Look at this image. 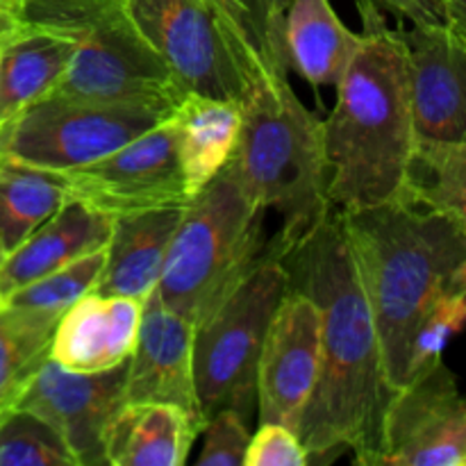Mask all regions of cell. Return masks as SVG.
<instances>
[{
	"instance_id": "obj_1",
	"label": "cell",
	"mask_w": 466,
	"mask_h": 466,
	"mask_svg": "<svg viewBox=\"0 0 466 466\" xmlns=\"http://www.w3.org/2000/svg\"><path fill=\"white\" fill-rule=\"evenodd\" d=\"M278 258L287 287L309 296L321 317V373L296 428L309 464L335 462L341 453H353L355 464H382L396 390L341 214L330 209Z\"/></svg>"
},
{
	"instance_id": "obj_2",
	"label": "cell",
	"mask_w": 466,
	"mask_h": 466,
	"mask_svg": "<svg viewBox=\"0 0 466 466\" xmlns=\"http://www.w3.org/2000/svg\"><path fill=\"white\" fill-rule=\"evenodd\" d=\"M358 9L360 44L335 86V107L321 121L326 196L337 212L408 198L417 157L403 36L380 9Z\"/></svg>"
},
{
	"instance_id": "obj_3",
	"label": "cell",
	"mask_w": 466,
	"mask_h": 466,
	"mask_svg": "<svg viewBox=\"0 0 466 466\" xmlns=\"http://www.w3.org/2000/svg\"><path fill=\"white\" fill-rule=\"evenodd\" d=\"M339 214L380 337L387 378L399 391L410 382L419 326L460 285L466 230L446 212L410 198Z\"/></svg>"
},
{
	"instance_id": "obj_4",
	"label": "cell",
	"mask_w": 466,
	"mask_h": 466,
	"mask_svg": "<svg viewBox=\"0 0 466 466\" xmlns=\"http://www.w3.org/2000/svg\"><path fill=\"white\" fill-rule=\"evenodd\" d=\"M235 180L267 212L280 217L268 239L276 253L330 212L321 118L289 85V73L259 71L241 100V130L226 164Z\"/></svg>"
},
{
	"instance_id": "obj_5",
	"label": "cell",
	"mask_w": 466,
	"mask_h": 466,
	"mask_svg": "<svg viewBox=\"0 0 466 466\" xmlns=\"http://www.w3.org/2000/svg\"><path fill=\"white\" fill-rule=\"evenodd\" d=\"M21 18L25 25L64 36L73 46L66 71L48 94L168 107L185 96L137 25L127 0H23Z\"/></svg>"
},
{
	"instance_id": "obj_6",
	"label": "cell",
	"mask_w": 466,
	"mask_h": 466,
	"mask_svg": "<svg viewBox=\"0 0 466 466\" xmlns=\"http://www.w3.org/2000/svg\"><path fill=\"white\" fill-rule=\"evenodd\" d=\"M264 218L223 167L182 209L157 282L164 305L198 326L267 253Z\"/></svg>"
},
{
	"instance_id": "obj_7",
	"label": "cell",
	"mask_w": 466,
	"mask_h": 466,
	"mask_svg": "<svg viewBox=\"0 0 466 466\" xmlns=\"http://www.w3.org/2000/svg\"><path fill=\"white\" fill-rule=\"evenodd\" d=\"M285 291L287 271L268 244L248 276L196 326L194 376L205 423L221 410L253 419L259 353Z\"/></svg>"
},
{
	"instance_id": "obj_8",
	"label": "cell",
	"mask_w": 466,
	"mask_h": 466,
	"mask_svg": "<svg viewBox=\"0 0 466 466\" xmlns=\"http://www.w3.org/2000/svg\"><path fill=\"white\" fill-rule=\"evenodd\" d=\"M127 7L185 94L244 100L259 68L217 0H127Z\"/></svg>"
},
{
	"instance_id": "obj_9",
	"label": "cell",
	"mask_w": 466,
	"mask_h": 466,
	"mask_svg": "<svg viewBox=\"0 0 466 466\" xmlns=\"http://www.w3.org/2000/svg\"><path fill=\"white\" fill-rule=\"evenodd\" d=\"M171 112L168 105L94 103L46 94L0 130V159L66 173L130 144Z\"/></svg>"
},
{
	"instance_id": "obj_10",
	"label": "cell",
	"mask_w": 466,
	"mask_h": 466,
	"mask_svg": "<svg viewBox=\"0 0 466 466\" xmlns=\"http://www.w3.org/2000/svg\"><path fill=\"white\" fill-rule=\"evenodd\" d=\"M168 116L114 153L62 173L68 200L112 218L185 208L191 198L177 157L176 127Z\"/></svg>"
},
{
	"instance_id": "obj_11",
	"label": "cell",
	"mask_w": 466,
	"mask_h": 466,
	"mask_svg": "<svg viewBox=\"0 0 466 466\" xmlns=\"http://www.w3.org/2000/svg\"><path fill=\"white\" fill-rule=\"evenodd\" d=\"M390 466H466V400L444 360L396 391L385 421Z\"/></svg>"
},
{
	"instance_id": "obj_12",
	"label": "cell",
	"mask_w": 466,
	"mask_h": 466,
	"mask_svg": "<svg viewBox=\"0 0 466 466\" xmlns=\"http://www.w3.org/2000/svg\"><path fill=\"white\" fill-rule=\"evenodd\" d=\"M321 373V317L303 291L287 287L258 362V423L296 431Z\"/></svg>"
},
{
	"instance_id": "obj_13",
	"label": "cell",
	"mask_w": 466,
	"mask_h": 466,
	"mask_svg": "<svg viewBox=\"0 0 466 466\" xmlns=\"http://www.w3.org/2000/svg\"><path fill=\"white\" fill-rule=\"evenodd\" d=\"M126 369L127 362L107 371L76 373L48 360L16 408L44 419L62 437L77 466H103L105 431L126 403Z\"/></svg>"
},
{
	"instance_id": "obj_14",
	"label": "cell",
	"mask_w": 466,
	"mask_h": 466,
	"mask_svg": "<svg viewBox=\"0 0 466 466\" xmlns=\"http://www.w3.org/2000/svg\"><path fill=\"white\" fill-rule=\"evenodd\" d=\"M408 55L417 153L466 144V39L449 25L400 30Z\"/></svg>"
},
{
	"instance_id": "obj_15",
	"label": "cell",
	"mask_w": 466,
	"mask_h": 466,
	"mask_svg": "<svg viewBox=\"0 0 466 466\" xmlns=\"http://www.w3.org/2000/svg\"><path fill=\"white\" fill-rule=\"evenodd\" d=\"M194 323L159 299L157 287L146 296L137 346L126 369V400L171 403L200 414L194 376Z\"/></svg>"
},
{
	"instance_id": "obj_16",
	"label": "cell",
	"mask_w": 466,
	"mask_h": 466,
	"mask_svg": "<svg viewBox=\"0 0 466 466\" xmlns=\"http://www.w3.org/2000/svg\"><path fill=\"white\" fill-rule=\"evenodd\" d=\"M144 300L89 291L55 328L50 360L76 373H98L127 362L137 346Z\"/></svg>"
},
{
	"instance_id": "obj_17",
	"label": "cell",
	"mask_w": 466,
	"mask_h": 466,
	"mask_svg": "<svg viewBox=\"0 0 466 466\" xmlns=\"http://www.w3.org/2000/svg\"><path fill=\"white\" fill-rule=\"evenodd\" d=\"M112 217L66 200L53 217L5 255L0 264V300L12 291L107 246Z\"/></svg>"
},
{
	"instance_id": "obj_18",
	"label": "cell",
	"mask_w": 466,
	"mask_h": 466,
	"mask_svg": "<svg viewBox=\"0 0 466 466\" xmlns=\"http://www.w3.org/2000/svg\"><path fill=\"white\" fill-rule=\"evenodd\" d=\"M182 209L162 208L114 218L112 235L105 246L103 271L94 291L146 300L162 276Z\"/></svg>"
},
{
	"instance_id": "obj_19",
	"label": "cell",
	"mask_w": 466,
	"mask_h": 466,
	"mask_svg": "<svg viewBox=\"0 0 466 466\" xmlns=\"http://www.w3.org/2000/svg\"><path fill=\"white\" fill-rule=\"evenodd\" d=\"M203 428L177 405L126 400L105 431V464L182 466Z\"/></svg>"
},
{
	"instance_id": "obj_20",
	"label": "cell",
	"mask_w": 466,
	"mask_h": 466,
	"mask_svg": "<svg viewBox=\"0 0 466 466\" xmlns=\"http://www.w3.org/2000/svg\"><path fill=\"white\" fill-rule=\"evenodd\" d=\"M185 187L194 198L235 153L241 130L239 100L185 94L171 112Z\"/></svg>"
},
{
	"instance_id": "obj_21",
	"label": "cell",
	"mask_w": 466,
	"mask_h": 466,
	"mask_svg": "<svg viewBox=\"0 0 466 466\" xmlns=\"http://www.w3.org/2000/svg\"><path fill=\"white\" fill-rule=\"evenodd\" d=\"M360 44L330 0H289L285 16V48L289 71L314 91L337 86Z\"/></svg>"
},
{
	"instance_id": "obj_22",
	"label": "cell",
	"mask_w": 466,
	"mask_h": 466,
	"mask_svg": "<svg viewBox=\"0 0 466 466\" xmlns=\"http://www.w3.org/2000/svg\"><path fill=\"white\" fill-rule=\"evenodd\" d=\"M71 55V41L23 23L0 57V130L57 85Z\"/></svg>"
},
{
	"instance_id": "obj_23",
	"label": "cell",
	"mask_w": 466,
	"mask_h": 466,
	"mask_svg": "<svg viewBox=\"0 0 466 466\" xmlns=\"http://www.w3.org/2000/svg\"><path fill=\"white\" fill-rule=\"evenodd\" d=\"M59 314L0 305V417L16 408L32 378L50 360Z\"/></svg>"
},
{
	"instance_id": "obj_24",
	"label": "cell",
	"mask_w": 466,
	"mask_h": 466,
	"mask_svg": "<svg viewBox=\"0 0 466 466\" xmlns=\"http://www.w3.org/2000/svg\"><path fill=\"white\" fill-rule=\"evenodd\" d=\"M68 200L62 173L0 159V239L14 250Z\"/></svg>"
},
{
	"instance_id": "obj_25",
	"label": "cell",
	"mask_w": 466,
	"mask_h": 466,
	"mask_svg": "<svg viewBox=\"0 0 466 466\" xmlns=\"http://www.w3.org/2000/svg\"><path fill=\"white\" fill-rule=\"evenodd\" d=\"M408 198L446 212L466 230V144L417 153Z\"/></svg>"
},
{
	"instance_id": "obj_26",
	"label": "cell",
	"mask_w": 466,
	"mask_h": 466,
	"mask_svg": "<svg viewBox=\"0 0 466 466\" xmlns=\"http://www.w3.org/2000/svg\"><path fill=\"white\" fill-rule=\"evenodd\" d=\"M253 53L259 71L289 73L285 16L289 0H217Z\"/></svg>"
},
{
	"instance_id": "obj_27",
	"label": "cell",
	"mask_w": 466,
	"mask_h": 466,
	"mask_svg": "<svg viewBox=\"0 0 466 466\" xmlns=\"http://www.w3.org/2000/svg\"><path fill=\"white\" fill-rule=\"evenodd\" d=\"M105 264V248L94 250L21 289L12 291L7 299L0 300V305H12V308L35 309V312L59 314L62 317L77 299L96 289L100 271Z\"/></svg>"
},
{
	"instance_id": "obj_28",
	"label": "cell",
	"mask_w": 466,
	"mask_h": 466,
	"mask_svg": "<svg viewBox=\"0 0 466 466\" xmlns=\"http://www.w3.org/2000/svg\"><path fill=\"white\" fill-rule=\"evenodd\" d=\"M0 466H77L62 437L36 414L12 410L0 417Z\"/></svg>"
},
{
	"instance_id": "obj_29",
	"label": "cell",
	"mask_w": 466,
	"mask_h": 466,
	"mask_svg": "<svg viewBox=\"0 0 466 466\" xmlns=\"http://www.w3.org/2000/svg\"><path fill=\"white\" fill-rule=\"evenodd\" d=\"M466 328V308L460 296V285L446 291L440 300L431 308L426 319L414 335L412 364H410V380L417 373L426 371L435 362H440L441 353L458 332Z\"/></svg>"
},
{
	"instance_id": "obj_30",
	"label": "cell",
	"mask_w": 466,
	"mask_h": 466,
	"mask_svg": "<svg viewBox=\"0 0 466 466\" xmlns=\"http://www.w3.org/2000/svg\"><path fill=\"white\" fill-rule=\"evenodd\" d=\"M203 449L198 466H244L246 451L250 444V421L237 410H221L208 419L203 428Z\"/></svg>"
},
{
	"instance_id": "obj_31",
	"label": "cell",
	"mask_w": 466,
	"mask_h": 466,
	"mask_svg": "<svg viewBox=\"0 0 466 466\" xmlns=\"http://www.w3.org/2000/svg\"><path fill=\"white\" fill-rule=\"evenodd\" d=\"M309 458L299 435L280 423H258L250 435L244 466H308Z\"/></svg>"
},
{
	"instance_id": "obj_32",
	"label": "cell",
	"mask_w": 466,
	"mask_h": 466,
	"mask_svg": "<svg viewBox=\"0 0 466 466\" xmlns=\"http://www.w3.org/2000/svg\"><path fill=\"white\" fill-rule=\"evenodd\" d=\"M355 5H371L382 14H394L412 25H446L444 0H355Z\"/></svg>"
},
{
	"instance_id": "obj_33",
	"label": "cell",
	"mask_w": 466,
	"mask_h": 466,
	"mask_svg": "<svg viewBox=\"0 0 466 466\" xmlns=\"http://www.w3.org/2000/svg\"><path fill=\"white\" fill-rule=\"evenodd\" d=\"M23 30V18L16 9L7 7V5H0V57H3L5 48L9 46V41Z\"/></svg>"
},
{
	"instance_id": "obj_34",
	"label": "cell",
	"mask_w": 466,
	"mask_h": 466,
	"mask_svg": "<svg viewBox=\"0 0 466 466\" xmlns=\"http://www.w3.org/2000/svg\"><path fill=\"white\" fill-rule=\"evenodd\" d=\"M446 25L466 39V0H444Z\"/></svg>"
},
{
	"instance_id": "obj_35",
	"label": "cell",
	"mask_w": 466,
	"mask_h": 466,
	"mask_svg": "<svg viewBox=\"0 0 466 466\" xmlns=\"http://www.w3.org/2000/svg\"><path fill=\"white\" fill-rule=\"evenodd\" d=\"M460 296H462L466 308V264L462 267V273H460Z\"/></svg>"
},
{
	"instance_id": "obj_36",
	"label": "cell",
	"mask_w": 466,
	"mask_h": 466,
	"mask_svg": "<svg viewBox=\"0 0 466 466\" xmlns=\"http://www.w3.org/2000/svg\"><path fill=\"white\" fill-rule=\"evenodd\" d=\"M21 3H23V0H0V5H7V7L16 9L18 14H21Z\"/></svg>"
},
{
	"instance_id": "obj_37",
	"label": "cell",
	"mask_w": 466,
	"mask_h": 466,
	"mask_svg": "<svg viewBox=\"0 0 466 466\" xmlns=\"http://www.w3.org/2000/svg\"><path fill=\"white\" fill-rule=\"evenodd\" d=\"M5 255H7V250H5V246H3V239H0V264H3Z\"/></svg>"
}]
</instances>
